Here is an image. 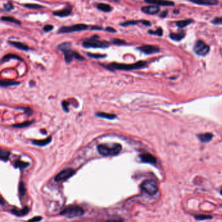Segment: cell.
Returning a JSON list of instances; mask_svg holds the SVG:
<instances>
[{"label":"cell","mask_w":222,"mask_h":222,"mask_svg":"<svg viewBox=\"0 0 222 222\" xmlns=\"http://www.w3.org/2000/svg\"><path fill=\"white\" fill-rule=\"evenodd\" d=\"M104 68H106L108 70L113 71V70H124V71H130L133 70V69H138L142 68L147 65V63L145 61H138V62L133 64H122V63H113L111 64H108L107 65H103Z\"/></svg>","instance_id":"1"},{"label":"cell","mask_w":222,"mask_h":222,"mask_svg":"<svg viewBox=\"0 0 222 222\" xmlns=\"http://www.w3.org/2000/svg\"><path fill=\"white\" fill-rule=\"evenodd\" d=\"M71 43L69 42H65L58 45L57 49L64 53L65 60L66 63H71L73 58H76L78 60H84L85 58L80 54L74 51L71 49Z\"/></svg>","instance_id":"2"},{"label":"cell","mask_w":222,"mask_h":222,"mask_svg":"<svg viewBox=\"0 0 222 222\" xmlns=\"http://www.w3.org/2000/svg\"><path fill=\"white\" fill-rule=\"evenodd\" d=\"M122 150V146L119 144H100L97 146L99 154L104 157L116 156Z\"/></svg>","instance_id":"3"},{"label":"cell","mask_w":222,"mask_h":222,"mask_svg":"<svg viewBox=\"0 0 222 222\" xmlns=\"http://www.w3.org/2000/svg\"><path fill=\"white\" fill-rule=\"evenodd\" d=\"M97 35H93L90 38L85 39L83 42V47L85 48H107L109 46V43L106 41L98 40Z\"/></svg>","instance_id":"4"},{"label":"cell","mask_w":222,"mask_h":222,"mask_svg":"<svg viewBox=\"0 0 222 222\" xmlns=\"http://www.w3.org/2000/svg\"><path fill=\"white\" fill-rule=\"evenodd\" d=\"M89 25L85 23H77L74 25H72L71 26H63L59 29L57 31L58 34H64V33H71L74 32L82 31H85L90 29Z\"/></svg>","instance_id":"5"},{"label":"cell","mask_w":222,"mask_h":222,"mask_svg":"<svg viewBox=\"0 0 222 222\" xmlns=\"http://www.w3.org/2000/svg\"><path fill=\"white\" fill-rule=\"evenodd\" d=\"M84 214V210L79 206H68L65 208L61 214L66 216L69 218H73L76 217H80Z\"/></svg>","instance_id":"6"},{"label":"cell","mask_w":222,"mask_h":222,"mask_svg":"<svg viewBox=\"0 0 222 222\" xmlns=\"http://www.w3.org/2000/svg\"><path fill=\"white\" fill-rule=\"evenodd\" d=\"M141 188L143 191H145L146 193L151 196L156 194L158 191V186L157 185V183L152 180H147L144 181L141 184Z\"/></svg>","instance_id":"7"},{"label":"cell","mask_w":222,"mask_h":222,"mask_svg":"<svg viewBox=\"0 0 222 222\" xmlns=\"http://www.w3.org/2000/svg\"><path fill=\"white\" fill-rule=\"evenodd\" d=\"M194 51L197 55L205 56L210 52V47L203 41H197L194 45Z\"/></svg>","instance_id":"8"},{"label":"cell","mask_w":222,"mask_h":222,"mask_svg":"<svg viewBox=\"0 0 222 222\" xmlns=\"http://www.w3.org/2000/svg\"><path fill=\"white\" fill-rule=\"evenodd\" d=\"M75 174V170L72 168H66L59 172L55 177V181L56 182L65 181L71 178L72 176Z\"/></svg>","instance_id":"9"},{"label":"cell","mask_w":222,"mask_h":222,"mask_svg":"<svg viewBox=\"0 0 222 222\" xmlns=\"http://www.w3.org/2000/svg\"><path fill=\"white\" fill-rule=\"evenodd\" d=\"M138 49L147 55L153 54V53H156L160 52V48L152 45H142V46L138 47Z\"/></svg>","instance_id":"10"},{"label":"cell","mask_w":222,"mask_h":222,"mask_svg":"<svg viewBox=\"0 0 222 222\" xmlns=\"http://www.w3.org/2000/svg\"><path fill=\"white\" fill-rule=\"evenodd\" d=\"M72 10H73V7L70 5H68L67 6H66L65 8H64L63 9L53 11V15L55 16H57L60 18L66 17L71 14Z\"/></svg>","instance_id":"11"},{"label":"cell","mask_w":222,"mask_h":222,"mask_svg":"<svg viewBox=\"0 0 222 222\" xmlns=\"http://www.w3.org/2000/svg\"><path fill=\"white\" fill-rule=\"evenodd\" d=\"M148 4L155 5L156 6H173L174 2L169 0H144Z\"/></svg>","instance_id":"12"},{"label":"cell","mask_w":222,"mask_h":222,"mask_svg":"<svg viewBox=\"0 0 222 222\" xmlns=\"http://www.w3.org/2000/svg\"><path fill=\"white\" fill-rule=\"evenodd\" d=\"M141 11L147 14L154 15L159 12L160 8L156 5H149L141 7Z\"/></svg>","instance_id":"13"},{"label":"cell","mask_w":222,"mask_h":222,"mask_svg":"<svg viewBox=\"0 0 222 222\" xmlns=\"http://www.w3.org/2000/svg\"><path fill=\"white\" fill-rule=\"evenodd\" d=\"M140 158L142 162L149 163V164H156L157 162L156 157L148 153L141 154L140 155Z\"/></svg>","instance_id":"14"},{"label":"cell","mask_w":222,"mask_h":222,"mask_svg":"<svg viewBox=\"0 0 222 222\" xmlns=\"http://www.w3.org/2000/svg\"><path fill=\"white\" fill-rule=\"evenodd\" d=\"M188 1L197 5L206 6H214L219 3L218 0H188Z\"/></svg>","instance_id":"15"},{"label":"cell","mask_w":222,"mask_h":222,"mask_svg":"<svg viewBox=\"0 0 222 222\" xmlns=\"http://www.w3.org/2000/svg\"><path fill=\"white\" fill-rule=\"evenodd\" d=\"M52 141V136H49L48 138H45L44 140H32L31 142L35 146L40 147H43L49 144Z\"/></svg>","instance_id":"16"},{"label":"cell","mask_w":222,"mask_h":222,"mask_svg":"<svg viewBox=\"0 0 222 222\" xmlns=\"http://www.w3.org/2000/svg\"><path fill=\"white\" fill-rule=\"evenodd\" d=\"M8 43L12 45V46H14L15 47H17L18 49L23 50V51H28L29 49V47L28 46V45L22 43V42H17V41H9L8 42Z\"/></svg>","instance_id":"17"},{"label":"cell","mask_w":222,"mask_h":222,"mask_svg":"<svg viewBox=\"0 0 222 222\" xmlns=\"http://www.w3.org/2000/svg\"><path fill=\"white\" fill-rule=\"evenodd\" d=\"M184 36H185V33L183 30L179 31L178 33H172L169 34L171 39L175 41H180L184 38Z\"/></svg>","instance_id":"18"},{"label":"cell","mask_w":222,"mask_h":222,"mask_svg":"<svg viewBox=\"0 0 222 222\" xmlns=\"http://www.w3.org/2000/svg\"><path fill=\"white\" fill-rule=\"evenodd\" d=\"M97 9L104 12H109L112 10V7L110 5L107 4V3H100L97 5Z\"/></svg>","instance_id":"19"},{"label":"cell","mask_w":222,"mask_h":222,"mask_svg":"<svg viewBox=\"0 0 222 222\" xmlns=\"http://www.w3.org/2000/svg\"><path fill=\"white\" fill-rule=\"evenodd\" d=\"M96 116L99 118H102L108 119V120H113L116 118V115L113 114L106 113V112H99L96 113Z\"/></svg>","instance_id":"20"},{"label":"cell","mask_w":222,"mask_h":222,"mask_svg":"<svg viewBox=\"0 0 222 222\" xmlns=\"http://www.w3.org/2000/svg\"><path fill=\"white\" fill-rule=\"evenodd\" d=\"M17 59L18 60H20V61H23L22 58H20L19 56H18L17 55H15V54H7L6 55H5L1 59V63H3L5 62H7V61L9 60L10 59Z\"/></svg>","instance_id":"21"},{"label":"cell","mask_w":222,"mask_h":222,"mask_svg":"<svg viewBox=\"0 0 222 222\" xmlns=\"http://www.w3.org/2000/svg\"><path fill=\"white\" fill-rule=\"evenodd\" d=\"M194 22V20L192 19H186V20H179L176 22V25L178 26L179 28H184L188 26L189 24Z\"/></svg>","instance_id":"22"},{"label":"cell","mask_w":222,"mask_h":222,"mask_svg":"<svg viewBox=\"0 0 222 222\" xmlns=\"http://www.w3.org/2000/svg\"><path fill=\"white\" fill-rule=\"evenodd\" d=\"M19 82H17L13 81V80H1V87H7L10 86H15V85H19Z\"/></svg>","instance_id":"23"},{"label":"cell","mask_w":222,"mask_h":222,"mask_svg":"<svg viewBox=\"0 0 222 222\" xmlns=\"http://www.w3.org/2000/svg\"><path fill=\"white\" fill-rule=\"evenodd\" d=\"M212 134L207 133H204V134H201V135H199V138L200 139V140L201 142H208L210 141L212 138Z\"/></svg>","instance_id":"24"},{"label":"cell","mask_w":222,"mask_h":222,"mask_svg":"<svg viewBox=\"0 0 222 222\" xmlns=\"http://www.w3.org/2000/svg\"><path fill=\"white\" fill-rule=\"evenodd\" d=\"M1 20L3 22H8L10 23H13L15 24H17V25H20L22 24V22H20V20H18V19H16V18L11 17V16H2L1 18Z\"/></svg>","instance_id":"25"},{"label":"cell","mask_w":222,"mask_h":222,"mask_svg":"<svg viewBox=\"0 0 222 222\" xmlns=\"http://www.w3.org/2000/svg\"><path fill=\"white\" fill-rule=\"evenodd\" d=\"M29 212V208L28 207H25L22 210H18V209H13L12 210V212L14 214L17 215L18 216H23L28 214Z\"/></svg>","instance_id":"26"},{"label":"cell","mask_w":222,"mask_h":222,"mask_svg":"<svg viewBox=\"0 0 222 222\" xmlns=\"http://www.w3.org/2000/svg\"><path fill=\"white\" fill-rule=\"evenodd\" d=\"M29 164L28 162H24L22 160H17L15 162L14 166L15 168H20V169H24V168H26L28 166H29Z\"/></svg>","instance_id":"27"},{"label":"cell","mask_w":222,"mask_h":222,"mask_svg":"<svg viewBox=\"0 0 222 222\" xmlns=\"http://www.w3.org/2000/svg\"><path fill=\"white\" fill-rule=\"evenodd\" d=\"M141 20H128L120 23V25L122 27H128L130 25H134L139 23H141Z\"/></svg>","instance_id":"28"},{"label":"cell","mask_w":222,"mask_h":222,"mask_svg":"<svg viewBox=\"0 0 222 222\" xmlns=\"http://www.w3.org/2000/svg\"><path fill=\"white\" fill-rule=\"evenodd\" d=\"M10 155V152L3 150V149H1V152H0V158H1V159L3 161H7L9 158Z\"/></svg>","instance_id":"29"},{"label":"cell","mask_w":222,"mask_h":222,"mask_svg":"<svg viewBox=\"0 0 222 222\" xmlns=\"http://www.w3.org/2000/svg\"><path fill=\"white\" fill-rule=\"evenodd\" d=\"M23 6L28 8V9H42L44 8L43 6L39 5V4H36V3H26V4H24Z\"/></svg>","instance_id":"30"},{"label":"cell","mask_w":222,"mask_h":222,"mask_svg":"<svg viewBox=\"0 0 222 222\" xmlns=\"http://www.w3.org/2000/svg\"><path fill=\"white\" fill-rule=\"evenodd\" d=\"M34 121H28V122H25L24 123H21V124H15L13 125L12 127L15 128H24L29 126V125H31Z\"/></svg>","instance_id":"31"},{"label":"cell","mask_w":222,"mask_h":222,"mask_svg":"<svg viewBox=\"0 0 222 222\" xmlns=\"http://www.w3.org/2000/svg\"><path fill=\"white\" fill-rule=\"evenodd\" d=\"M87 55L91 58H95V59H99V58H103L106 57V55L104 54H98V53H87Z\"/></svg>","instance_id":"32"},{"label":"cell","mask_w":222,"mask_h":222,"mask_svg":"<svg viewBox=\"0 0 222 222\" xmlns=\"http://www.w3.org/2000/svg\"><path fill=\"white\" fill-rule=\"evenodd\" d=\"M111 42L113 44L118 45H122L127 44V42H126V41H124V40L119 39V38H112L111 40Z\"/></svg>","instance_id":"33"},{"label":"cell","mask_w":222,"mask_h":222,"mask_svg":"<svg viewBox=\"0 0 222 222\" xmlns=\"http://www.w3.org/2000/svg\"><path fill=\"white\" fill-rule=\"evenodd\" d=\"M148 33L151 34H156V35L158 36H162L163 34V30L162 28H158L156 31H152V30H149L148 31Z\"/></svg>","instance_id":"34"},{"label":"cell","mask_w":222,"mask_h":222,"mask_svg":"<svg viewBox=\"0 0 222 222\" xmlns=\"http://www.w3.org/2000/svg\"><path fill=\"white\" fill-rule=\"evenodd\" d=\"M196 220H210V219H212V216H209V215H203V214H199V215H196L195 216Z\"/></svg>","instance_id":"35"},{"label":"cell","mask_w":222,"mask_h":222,"mask_svg":"<svg viewBox=\"0 0 222 222\" xmlns=\"http://www.w3.org/2000/svg\"><path fill=\"white\" fill-rule=\"evenodd\" d=\"M14 9V6L11 2H7V3H5L3 5V9L6 11H10Z\"/></svg>","instance_id":"36"},{"label":"cell","mask_w":222,"mask_h":222,"mask_svg":"<svg viewBox=\"0 0 222 222\" xmlns=\"http://www.w3.org/2000/svg\"><path fill=\"white\" fill-rule=\"evenodd\" d=\"M19 192L22 196H24L26 194V188L24 186V183L23 182H20L19 184Z\"/></svg>","instance_id":"37"},{"label":"cell","mask_w":222,"mask_h":222,"mask_svg":"<svg viewBox=\"0 0 222 222\" xmlns=\"http://www.w3.org/2000/svg\"><path fill=\"white\" fill-rule=\"evenodd\" d=\"M53 28H54V27H53V25H50V24H46V25H45L44 26L43 30H44V31L45 32V33H48V32L53 30Z\"/></svg>","instance_id":"38"},{"label":"cell","mask_w":222,"mask_h":222,"mask_svg":"<svg viewBox=\"0 0 222 222\" xmlns=\"http://www.w3.org/2000/svg\"><path fill=\"white\" fill-rule=\"evenodd\" d=\"M212 23L214 24H222V17L215 18L212 21Z\"/></svg>","instance_id":"39"},{"label":"cell","mask_w":222,"mask_h":222,"mask_svg":"<svg viewBox=\"0 0 222 222\" xmlns=\"http://www.w3.org/2000/svg\"><path fill=\"white\" fill-rule=\"evenodd\" d=\"M42 220V217L41 216H35V217L33 218L32 219L28 220V222H39Z\"/></svg>","instance_id":"40"},{"label":"cell","mask_w":222,"mask_h":222,"mask_svg":"<svg viewBox=\"0 0 222 222\" xmlns=\"http://www.w3.org/2000/svg\"><path fill=\"white\" fill-rule=\"evenodd\" d=\"M104 30H105V31L109 32V33H116L117 32L116 29L113 28V27H106Z\"/></svg>","instance_id":"41"},{"label":"cell","mask_w":222,"mask_h":222,"mask_svg":"<svg viewBox=\"0 0 222 222\" xmlns=\"http://www.w3.org/2000/svg\"><path fill=\"white\" fill-rule=\"evenodd\" d=\"M141 23L143 24V25H144L145 26H147V27H149L151 25V23L149 22V21L148 20H141Z\"/></svg>","instance_id":"42"},{"label":"cell","mask_w":222,"mask_h":222,"mask_svg":"<svg viewBox=\"0 0 222 222\" xmlns=\"http://www.w3.org/2000/svg\"><path fill=\"white\" fill-rule=\"evenodd\" d=\"M90 29L91 30H102L103 28L102 27H99L97 25H92L90 27Z\"/></svg>","instance_id":"43"},{"label":"cell","mask_w":222,"mask_h":222,"mask_svg":"<svg viewBox=\"0 0 222 222\" xmlns=\"http://www.w3.org/2000/svg\"><path fill=\"white\" fill-rule=\"evenodd\" d=\"M62 105H63V107L64 109V110H65L66 112H68V109L66 108L68 107L67 105H68V103L67 102H66V101H64V102H63Z\"/></svg>","instance_id":"44"},{"label":"cell","mask_w":222,"mask_h":222,"mask_svg":"<svg viewBox=\"0 0 222 222\" xmlns=\"http://www.w3.org/2000/svg\"><path fill=\"white\" fill-rule=\"evenodd\" d=\"M106 222H123V220H122V219H113V220L106 221Z\"/></svg>","instance_id":"45"},{"label":"cell","mask_w":222,"mask_h":222,"mask_svg":"<svg viewBox=\"0 0 222 222\" xmlns=\"http://www.w3.org/2000/svg\"><path fill=\"white\" fill-rule=\"evenodd\" d=\"M167 14H168V11H167V10H165V11L162 12L161 13V14H160V17H162V18H165V17H166V16H167Z\"/></svg>","instance_id":"46"},{"label":"cell","mask_w":222,"mask_h":222,"mask_svg":"<svg viewBox=\"0 0 222 222\" xmlns=\"http://www.w3.org/2000/svg\"><path fill=\"white\" fill-rule=\"evenodd\" d=\"M112 1H114V2H119L121 0H112Z\"/></svg>","instance_id":"47"},{"label":"cell","mask_w":222,"mask_h":222,"mask_svg":"<svg viewBox=\"0 0 222 222\" xmlns=\"http://www.w3.org/2000/svg\"><path fill=\"white\" fill-rule=\"evenodd\" d=\"M221 194L222 195V190H221Z\"/></svg>","instance_id":"48"}]
</instances>
